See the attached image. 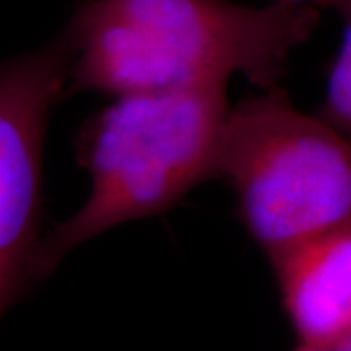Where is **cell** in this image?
Instances as JSON below:
<instances>
[{
    "instance_id": "cell-3",
    "label": "cell",
    "mask_w": 351,
    "mask_h": 351,
    "mask_svg": "<svg viewBox=\"0 0 351 351\" xmlns=\"http://www.w3.org/2000/svg\"><path fill=\"white\" fill-rule=\"evenodd\" d=\"M217 178L267 262L351 221V137L301 112L281 86L230 106Z\"/></svg>"
},
{
    "instance_id": "cell-2",
    "label": "cell",
    "mask_w": 351,
    "mask_h": 351,
    "mask_svg": "<svg viewBox=\"0 0 351 351\" xmlns=\"http://www.w3.org/2000/svg\"><path fill=\"white\" fill-rule=\"evenodd\" d=\"M226 86L125 94L88 117L76 137V162L90 176V195L41 240L38 283L80 244L164 213L205 180H215L230 112Z\"/></svg>"
},
{
    "instance_id": "cell-1",
    "label": "cell",
    "mask_w": 351,
    "mask_h": 351,
    "mask_svg": "<svg viewBox=\"0 0 351 351\" xmlns=\"http://www.w3.org/2000/svg\"><path fill=\"white\" fill-rule=\"evenodd\" d=\"M320 20L322 8L297 2L82 0L64 27L75 47L66 96L228 84L232 75L274 88Z\"/></svg>"
},
{
    "instance_id": "cell-6",
    "label": "cell",
    "mask_w": 351,
    "mask_h": 351,
    "mask_svg": "<svg viewBox=\"0 0 351 351\" xmlns=\"http://www.w3.org/2000/svg\"><path fill=\"white\" fill-rule=\"evenodd\" d=\"M336 12L341 18V43L330 64L320 115L351 137V0H343Z\"/></svg>"
},
{
    "instance_id": "cell-5",
    "label": "cell",
    "mask_w": 351,
    "mask_h": 351,
    "mask_svg": "<svg viewBox=\"0 0 351 351\" xmlns=\"http://www.w3.org/2000/svg\"><path fill=\"white\" fill-rule=\"evenodd\" d=\"M281 308L299 343L351 336V221L269 262Z\"/></svg>"
},
{
    "instance_id": "cell-8",
    "label": "cell",
    "mask_w": 351,
    "mask_h": 351,
    "mask_svg": "<svg viewBox=\"0 0 351 351\" xmlns=\"http://www.w3.org/2000/svg\"><path fill=\"white\" fill-rule=\"evenodd\" d=\"M269 2H297V4H313L322 10H338L343 0H269Z\"/></svg>"
},
{
    "instance_id": "cell-7",
    "label": "cell",
    "mask_w": 351,
    "mask_h": 351,
    "mask_svg": "<svg viewBox=\"0 0 351 351\" xmlns=\"http://www.w3.org/2000/svg\"><path fill=\"white\" fill-rule=\"evenodd\" d=\"M293 351H351V336L334 343H297Z\"/></svg>"
},
{
    "instance_id": "cell-4",
    "label": "cell",
    "mask_w": 351,
    "mask_h": 351,
    "mask_svg": "<svg viewBox=\"0 0 351 351\" xmlns=\"http://www.w3.org/2000/svg\"><path fill=\"white\" fill-rule=\"evenodd\" d=\"M75 47L63 29L0 69V311L38 285L43 149L55 101L66 96Z\"/></svg>"
}]
</instances>
